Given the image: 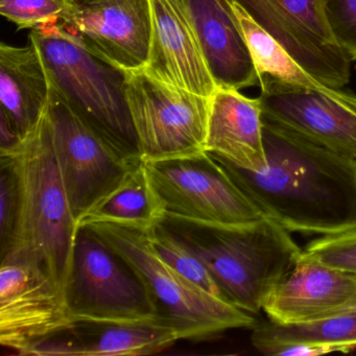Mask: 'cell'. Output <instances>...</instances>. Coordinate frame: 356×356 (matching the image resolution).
<instances>
[{
    "label": "cell",
    "mask_w": 356,
    "mask_h": 356,
    "mask_svg": "<svg viewBox=\"0 0 356 356\" xmlns=\"http://www.w3.org/2000/svg\"><path fill=\"white\" fill-rule=\"evenodd\" d=\"M268 168L253 172L213 155L266 218L289 232L356 227V160L262 118Z\"/></svg>",
    "instance_id": "obj_1"
},
{
    "label": "cell",
    "mask_w": 356,
    "mask_h": 356,
    "mask_svg": "<svg viewBox=\"0 0 356 356\" xmlns=\"http://www.w3.org/2000/svg\"><path fill=\"white\" fill-rule=\"evenodd\" d=\"M0 157L13 170L18 197L13 237L1 259L22 258L40 266L65 299L78 228L54 149L47 112L13 149L0 151Z\"/></svg>",
    "instance_id": "obj_2"
},
{
    "label": "cell",
    "mask_w": 356,
    "mask_h": 356,
    "mask_svg": "<svg viewBox=\"0 0 356 356\" xmlns=\"http://www.w3.org/2000/svg\"><path fill=\"white\" fill-rule=\"evenodd\" d=\"M163 222L203 261L224 300L251 314L264 309L303 251L291 232L266 216L249 226Z\"/></svg>",
    "instance_id": "obj_3"
},
{
    "label": "cell",
    "mask_w": 356,
    "mask_h": 356,
    "mask_svg": "<svg viewBox=\"0 0 356 356\" xmlns=\"http://www.w3.org/2000/svg\"><path fill=\"white\" fill-rule=\"evenodd\" d=\"M53 86L85 122L139 156L126 93L127 70L87 51L56 22L31 32ZM140 157V156H139Z\"/></svg>",
    "instance_id": "obj_4"
},
{
    "label": "cell",
    "mask_w": 356,
    "mask_h": 356,
    "mask_svg": "<svg viewBox=\"0 0 356 356\" xmlns=\"http://www.w3.org/2000/svg\"><path fill=\"white\" fill-rule=\"evenodd\" d=\"M88 227L116 252L143 280L158 316L181 339L202 341L229 329L252 328L253 314L216 297L181 276L160 258L147 233L111 224Z\"/></svg>",
    "instance_id": "obj_5"
},
{
    "label": "cell",
    "mask_w": 356,
    "mask_h": 356,
    "mask_svg": "<svg viewBox=\"0 0 356 356\" xmlns=\"http://www.w3.org/2000/svg\"><path fill=\"white\" fill-rule=\"evenodd\" d=\"M143 164L165 218L216 226H249L264 218L208 152Z\"/></svg>",
    "instance_id": "obj_6"
},
{
    "label": "cell",
    "mask_w": 356,
    "mask_h": 356,
    "mask_svg": "<svg viewBox=\"0 0 356 356\" xmlns=\"http://www.w3.org/2000/svg\"><path fill=\"white\" fill-rule=\"evenodd\" d=\"M65 301L74 321L161 320L143 280L88 227L76 231Z\"/></svg>",
    "instance_id": "obj_7"
},
{
    "label": "cell",
    "mask_w": 356,
    "mask_h": 356,
    "mask_svg": "<svg viewBox=\"0 0 356 356\" xmlns=\"http://www.w3.org/2000/svg\"><path fill=\"white\" fill-rule=\"evenodd\" d=\"M126 93L141 161L205 152L210 97L170 86L143 70L127 72Z\"/></svg>",
    "instance_id": "obj_8"
},
{
    "label": "cell",
    "mask_w": 356,
    "mask_h": 356,
    "mask_svg": "<svg viewBox=\"0 0 356 356\" xmlns=\"http://www.w3.org/2000/svg\"><path fill=\"white\" fill-rule=\"evenodd\" d=\"M47 115L56 157L76 222L141 159L85 122L53 84Z\"/></svg>",
    "instance_id": "obj_9"
},
{
    "label": "cell",
    "mask_w": 356,
    "mask_h": 356,
    "mask_svg": "<svg viewBox=\"0 0 356 356\" xmlns=\"http://www.w3.org/2000/svg\"><path fill=\"white\" fill-rule=\"evenodd\" d=\"M324 86L347 85L350 58L327 22L323 0H232Z\"/></svg>",
    "instance_id": "obj_10"
},
{
    "label": "cell",
    "mask_w": 356,
    "mask_h": 356,
    "mask_svg": "<svg viewBox=\"0 0 356 356\" xmlns=\"http://www.w3.org/2000/svg\"><path fill=\"white\" fill-rule=\"evenodd\" d=\"M262 118L316 145L356 160V97L260 78Z\"/></svg>",
    "instance_id": "obj_11"
},
{
    "label": "cell",
    "mask_w": 356,
    "mask_h": 356,
    "mask_svg": "<svg viewBox=\"0 0 356 356\" xmlns=\"http://www.w3.org/2000/svg\"><path fill=\"white\" fill-rule=\"evenodd\" d=\"M74 323L61 291L37 264L1 259L0 343L20 355Z\"/></svg>",
    "instance_id": "obj_12"
},
{
    "label": "cell",
    "mask_w": 356,
    "mask_h": 356,
    "mask_svg": "<svg viewBox=\"0 0 356 356\" xmlns=\"http://www.w3.org/2000/svg\"><path fill=\"white\" fill-rule=\"evenodd\" d=\"M58 24L87 51L127 72L143 70L152 38L151 0H67Z\"/></svg>",
    "instance_id": "obj_13"
},
{
    "label": "cell",
    "mask_w": 356,
    "mask_h": 356,
    "mask_svg": "<svg viewBox=\"0 0 356 356\" xmlns=\"http://www.w3.org/2000/svg\"><path fill=\"white\" fill-rule=\"evenodd\" d=\"M151 44L143 70L170 86L211 97L218 86L182 1L151 0Z\"/></svg>",
    "instance_id": "obj_14"
},
{
    "label": "cell",
    "mask_w": 356,
    "mask_h": 356,
    "mask_svg": "<svg viewBox=\"0 0 356 356\" xmlns=\"http://www.w3.org/2000/svg\"><path fill=\"white\" fill-rule=\"evenodd\" d=\"M181 339L162 320L140 322L74 321L68 328L33 346L26 355H151Z\"/></svg>",
    "instance_id": "obj_15"
},
{
    "label": "cell",
    "mask_w": 356,
    "mask_h": 356,
    "mask_svg": "<svg viewBox=\"0 0 356 356\" xmlns=\"http://www.w3.org/2000/svg\"><path fill=\"white\" fill-rule=\"evenodd\" d=\"M356 305V275L328 268L300 255L289 274L264 305L272 322L289 325L339 314Z\"/></svg>",
    "instance_id": "obj_16"
},
{
    "label": "cell",
    "mask_w": 356,
    "mask_h": 356,
    "mask_svg": "<svg viewBox=\"0 0 356 356\" xmlns=\"http://www.w3.org/2000/svg\"><path fill=\"white\" fill-rule=\"evenodd\" d=\"M218 88L239 91L260 85L232 0H181Z\"/></svg>",
    "instance_id": "obj_17"
},
{
    "label": "cell",
    "mask_w": 356,
    "mask_h": 356,
    "mask_svg": "<svg viewBox=\"0 0 356 356\" xmlns=\"http://www.w3.org/2000/svg\"><path fill=\"white\" fill-rule=\"evenodd\" d=\"M205 151L253 172L268 168L258 99L220 89L210 97Z\"/></svg>",
    "instance_id": "obj_18"
},
{
    "label": "cell",
    "mask_w": 356,
    "mask_h": 356,
    "mask_svg": "<svg viewBox=\"0 0 356 356\" xmlns=\"http://www.w3.org/2000/svg\"><path fill=\"white\" fill-rule=\"evenodd\" d=\"M51 80L37 45L0 44V118L24 139L44 118Z\"/></svg>",
    "instance_id": "obj_19"
},
{
    "label": "cell",
    "mask_w": 356,
    "mask_h": 356,
    "mask_svg": "<svg viewBox=\"0 0 356 356\" xmlns=\"http://www.w3.org/2000/svg\"><path fill=\"white\" fill-rule=\"evenodd\" d=\"M165 218L147 168L141 161L113 188L95 202L76 218V228L111 224L149 233Z\"/></svg>",
    "instance_id": "obj_20"
},
{
    "label": "cell",
    "mask_w": 356,
    "mask_h": 356,
    "mask_svg": "<svg viewBox=\"0 0 356 356\" xmlns=\"http://www.w3.org/2000/svg\"><path fill=\"white\" fill-rule=\"evenodd\" d=\"M251 339L254 347L266 355L293 345L326 346L347 353L356 349V316L343 314L289 325L270 321L256 325Z\"/></svg>",
    "instance_id": "obj_21"
},
{
    "label": "cell",
    "mask_w": 356,
    "mask_h": 356,
    "mask_svg": "<svg viewBox=\"0 0 356 356\" xmlns=\"http://www.w3.org/2000/svg\"><path fill=\"white\" fill-rule=\"evenodd\" d=\"M232 3L259 78L266 74L305 88L331 89L308 74L274 38L248 15L241 6L233 1Z\"/></svg>",
    "instance_id": "obj_22"
},
{
    "label": "cell",
    "mask_w": 356,
    "mask_h": 356,
    "mask_svg": "<svg viewBox=\"0 0 356 356\" xmlns=\"http://www.w3.org/2000/svg\"><path fill=\"white\" fill-rule=\"evenodd\" d=\"M149 243L163 261L195 286L222 298L216 281L201 259L162 222L147 233Z\"/></svg>",
    "instance_id": "obj_23"
},
{
    "label": "cell",
    "mask_w": 356,
    "mask_h": 356,
    "mask_svg": "<svg viewBox=\"0 0 356 356\" xmlns=\"http://www.w3.org/2000/svg\"><path fill=\"white\" fill-rule=\"evenodd\" d=\"M301 256L328 268L356 275V227L310 241Z\"/></svg>",
    "instance_id": "obj_24"
},
{
    "label": "cell",
    "mask_w": 356,
    "mask_h": 356,
    "mask_svg": "<svg viewBox=\"0 0 356 356\" xmlns=\"http://www.w3.org/2000/svg\"><path fill=\"white\" fill-rule=\"evenodd\" d=\"M67 0H0V14L18 30L39 28L58 22L68 8Z\"/></svg>",
    "instance_id": "obj_25"
},
{
    "label": "cell",
    "mask_w": 356,
    "mask_h": 356,
    "mask_svg": "<svg viewBox=\"0 0 356 356\" xmlns=\"http://www.w3.org/2000/svg\"><path fill=\"white\" fill-rule=\"evenodd\" d=\"M323 8L337 44L356 61V0H323Z\"/></svg>",
    "instance_id": "obj_26"
},
{
    "label": "cell",
    "mask_w": 356,
    "mask_h": 356,
    "mask_svg": "<svg viewBox=\"0 0 356 356\" xmlns=\"http://www.w3.org/2000/svg\"><path fill=\"white\" fill-rule=\"evenodd\" d=\"M0 248L7 251L13 237L17 216V185L9 162L0 157Z\"/></svg>",
    "instance_id": "obj_27"
},
{
    "label": "cell",
    "mask_w": 356,
    "mask_h": 356,
    "mask_svg": "<svg viewBox=\"0 0 356 356\" xmlns=\"http://www.w3.org/2000/svg\"><path fill=\"white\" fill-rule=\"evenodd\" d=\"M343 314H354V316H356V305L352 306V307H349L347 308V309L343 310V312H339V314H337V316H343Z\"/></svg>",
    "instance_id": "obj_28"
}]
</instances>
